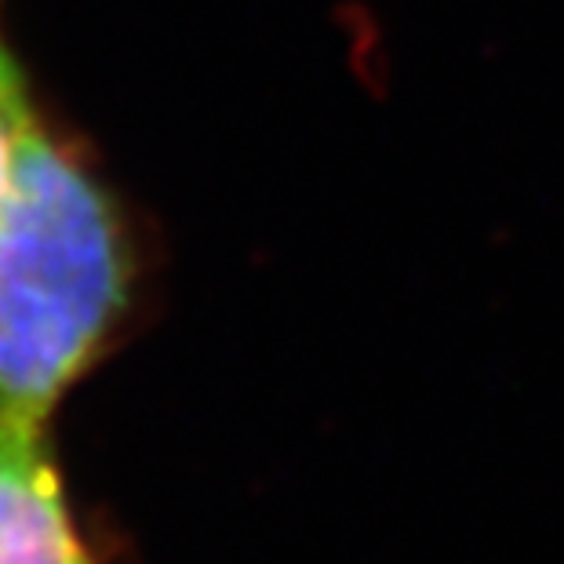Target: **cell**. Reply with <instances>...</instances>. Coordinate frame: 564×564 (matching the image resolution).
Segmentation results:
<instances>
[{
	"instance_id": "cell-1",
	"label": "cell",
	"mask_w": 564,
	"mask_h": 564,
	"mask_svg": "<svg viewBox=\"0 0 564 564\" xmlns=\"http://www.w3.org/2000/svg\"><path fill=\"white\" fill-rule=\"evenodd\" d=\"M131 288L121 204L37 117L0 197V415L52 423L121 332Z\"/></svg>"
},
{
	"instance_id": "cell-2",
	"label": "cell",
	"mask_w": 564,
	"mask_h": 564,
	"mask_svg": "<svg viewBox=\"0 0 564 564\" xmlns=\"http://www.w3.org/2000/svg\"><path fill=\"white\" fill-rule=\"evenodd\" d=\"M0 564H91L44 423L0 415Z\"/></svg>"
},
{
	"instance_id": "cell-3",
	"label": "cell",
	"mask_w": 564,
	"mask_h": 564,
	"mask_svg": "<svg viewBox=\"0 0 564 564\" xmlns=\"http://www.w3.org/2000/svg\"><path fill=\"white\" fill-rule=\"evenodd\" d=\"M37 99H33L30 77L22 74L15 47L4 37V19H0V197L11 178V164L22 147V135L37 121Z\"/></svg>"
}]
</instances>
